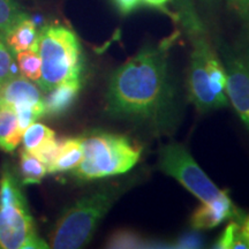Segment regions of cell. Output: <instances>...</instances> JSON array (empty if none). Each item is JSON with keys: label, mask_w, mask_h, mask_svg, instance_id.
<instances>
[{"label": "cell", "mask_w": 249, "mask_h": 249, "mask_svg": "<svg viewBox=\"0 0 249 249\" xmlns=\"http://www.w3.org/2000/svg\"><path fill=\"white\" fill-rule=\"evenodd\" d=\"M107 111L113 118L169 128L177 116V95L167 46H147L116 70L108 82Z\"/></svg>", "instance_id": "1"}, {"label": "cell", "mask_w": 249, "mask_h": 249, "mask_svg": "<svg viewBox=\"0 0 249 249\" xmlns=\"http://www.w3.org/2000/svg\"><path fill=\"white\" fill-rule=\"evenodd\" d=\"M38 53L42 75L38 87L49 92L59 85L81 80L83 55L80 40L71 29L49 24L38 33Z\"/></svg>", "instance_id": "2"}, {"label": "cell", "mask_w": 249, "mask_h": 249, "mask_svg": "<svg viewBox=\"0 0 249 249\" xmlns=\"http://www.w3.org/2000/svg\"><path fill=\"white\" fill-rule=\"evenodd\" d=\"M83 160L74 170L81 180L107 178L126 173L138 163L142 148L128 138L107 132L83 136Z\"/></svg>", "instance_id": "3"}, {"label": "cell", "mask_w": 249, "mask_h": 249, "mask_svg": "<svg viewBox=\"0 0 249 249\" xmlns=\"http://www.w3.org/2000/svg\"><path fill=\"white\" fill-rule=\"evenodd\" d=\"M18 180L11 169L0 174V249H43Z\"/></svg>", "instance_id": "4"}, {"label": "cell", "mask_w": 249, "mask_h": 249, "mask_svg": "<svg viewBox=\"0 0 249 249\" xmlns=\"http://www.w3.org/2000/svg\"><path fill=\"white\" fill-rule=\"evenodd\" d=\"M118 197L114 188L102 189L80 198L58 218L50 236V247L76 249L91 240L98 224Z\"/></svg>", "instance_id": "5"}, {"label": "cell", "mask_w": 249, "mask_h": 249, "mask_svg": "<svg viewBox=\"0 0 249 249\" xmlns=\"http://www.w3.org/2000/svg\"><path fill=\"white\" fill-rule=\"evenodd\" d=\"M160 167L181 183L201 202L217 197L220 191L198 166L192 155L180 144H167L160 149Z\"/></svg>", "instance_id": "6"}, {"label": "cell", "mask_w": 249, "mask_h": 249, "mask_svg": "<svg viewBox=\"0 0 249 249\" xmlns=\"http://www.w3.org/2000/svg\"><path fill=\"white\" fill-rule=\"evenodd\" d=\"M193 53L188 73L189 97L200 111L207 112L227 105L226 92L219 91L210 79L208 58L213 50L201 35V29L193 31Z\"/></svg>", "instance_id": "7"}, {"label": "cell", "mask_w": 249, "mask_h": 249, "mask_svg": "<svg viewBox=\"0 0 249 249\" xmlns=\"http://www.w3.org/2000/svg\"><path fill=\"white\" fill-rule=\"evenodd\" d=\"M226 92L233 107L249 127V68L239 59L227 61Z\"/></svg>", "instance_id": "8"}, {"label": "cell", "mask_w": 249, "mask_h": 249, "mask_svg": "<svg viewBox=\"0 0 249 249\" xmlns=\"http://www.w3.org/2000/svg\"><path fill=\"white\" fill-rule=\"evenodd\" d=\"M31 107L44 112V98L40 90L22 75H15L0 88V108Z\"/></svg>", "instance_id": "9"}, {"label": "cell", "mask_w": 249, "mask_h": 249, "mask_svg": "<svg viewBox=\"0 0 249 249\" xmlns=\"http://www.w3.org/2000/svg\"><path fill=\"white\" fill-rule=\"evenodd\" d=\"M235 216V208L229 192L220 191L213 200L202 202L193 213L191 223L195 230H210Z\"/></svg>", "instance_id": "10"}, {"label": "cell", "mask_w": 249, "mask_h": 249, "mask_svg": "<svg viewBox=\"0 0 249 249\" xmlns=\"http://www.w3.org/2000/svg\"><path fill=\"white\" fill-rule=\"evenodd\" d=\"M38 33L36 23L27 14H24L6 33L2 42L15 55L24 50L38 48Z\"/></svg>", "instance_id": "11"}, {"label": "cell", "mask_w": 249, "mask_h": 249, "mask_svg": "<svg viewBox=\"0 0 249 249\" xmlns=\"http://www.w3.org/2000/svg\"><path fill=\"white\" fill-rule=\"evenodd\" d=\"M81 89V80L62 83L50 90L44 98L45 116L59 117L73 107Z\"/></svg>", "instance_id": "12"}, {"label": "cell", "mask_w": 249, "mask_h": 249, "mask_svg": "<svg viewBox=\"0 0 249 249\" xmlns=\"http://www.w3.org/2000/svg\"><path fill=\"white\" fill-rule=\"evenodd\" d=\"M83 160V140L73 138L62 140L59 154L50 173L74 171Z\"/></svg>", "instance_id": "13"}, {"label": "cell", "mask_w": 249, "mask_h": 249, "mask_svg": "<svg viewBox=\"0 0 249 249\" xmlns=\"http://www.w3.org/2000/svg\"><path fill=\"white\" fill-rule=\"evenodd\" d=\"M22 136L13 108H0V149L6 152L14 151L22 141Z\"/></svg>", "instance_id": "14"}, {"label": "cell", "mask_w": 249, "mask_h": 249, "mask_svg": "<svg viewBox=\"0 0 249 249\" xmlns=\"http://www.w3.org/2000/svg\"><path fill=\"white\" fill-rule=\"evenodd\" d=\"M20 172L24 185H35L42 181L48 173L45 165L35 155L23 148L20 154Z\"/></svg>", "instance_id": "15"}, {"label": "cell", "mask_w": 249, "mask_h": 249, "mask_svg": "<svg viewBox=\"0 0 249 249\" xmlns=\"http://www.w3.org/2000/svg\"><path fill=\"white\" fill-rule=\"evenodd\" d=\"M21 75L26 79L38 83L42 75V61L38 53V48L24 50L15 54Z\"/></svg>", "instance_id": "16"}, {"label": "cell", "mask_w": 249, "mask_h": 249, "mask_svg": "<svg viewBox=\"0 0 249 249\" xmlns=\"http://www.w3.org/2000/svg\"><path fill=\"white\" fill-rule=\"evenodd\" d=\"M107 248H149L154 247L151 241H147L141 235L130 230H118L110 235L107 241Z\"/></svg>", "instance_id": "17"}, {"label": "cell", "mask_w": 249, "mask_h": 249, "mask_svg": "<svg viewBox=\"0 0 249 249\" xmlns=\"http://www.w3.org/2000/svg\"><path fill=\"white\" fill-rule=\"evenodd\" d=\"M55 133L51 128H49L45 124L39 123H33L23 132L22 143L24 149L33 151L43 143L48 142L49 140L54 139Z\"/></svg>", "instance_id": "18"}, {"label": "cell", "mask_w": 249, "mask_h": 249, "mask_svg": "<svg viewBox=\"0 0 249 249\" xmlns=\"http://www.w3.org/2000/svg\"><path fill=\"white\" fill-rule=\"evenodd\" d=\"M214 248L218 249H248L249 246L241 232V224L238 220H232L223 234L218 239Z\"/></svg>", "instance_id": "19"}, {"label": "cell", "mask_w": 249, "mask_h": 249, "mask_svg": "<svg viewBox=\"0 0 249 249\" xmlns=\"http://www.w3.org/2000/svg\"><path fill=\"white\" fill-rule=\"evenodd\" d=\"M24 14L17 0H0V40Z\"/></svg>", "instance_id": "20"}, {"label": "cell", "mask_w": 249, "mask_h": 249, "mask_svg": "<svg viewBox=\"0 0 249 249\" xmlns=\"http://www.w3.org/2000/svg\"><path fill=\"white\" fill-rule=\"evenodd\" d=\"M61 141H58L57 139H51L48 142L43 143L42 145H39L38 148H36L35 150L30 151L31 154L36 156L38 160L45 165L48 173H50L52 165H53L55 158L59 154V149H60Z\"/></svg>", "instance_id": "21"}, {"label": "cell", "mask_w": 249, "mask_h": 249, "mask_svg": "<svg viewBox=\"0 0 249 249\" xmlns=\"http://www.w3.org/2000/svg\"><path fill=\"white\" fill-rule=\"evenodd\" d=\"M15 75H18V71L12 54L5 43L0 40V88Z\"/></svg>", "instance_id": "22"}, {"label": "cell", "mask_w": 249, "mask_h": 249, "mask_svg": "<svg viewBox=\"0 0 249 249\" xmlns=\"http://www.w3.org/2000/svg\"><path fill=\"white\" fill-rule=\"evenodd\" d=\"M118 11L123 15L133 13L142 4V0H112Z\"/></svg>", "instance_id": "23"}, {"label": "cell", "mask_w": 249, "mask_h": 249, "mask_svg": "<svg viewBox=\"0 0 249 249\" xmlns=\"http://www.w3.org/2000/svg\"><path fill=\"white\" fill-rule=\"evenodd\" d=\"M229 1L242 18L249 21V0H229Z\"/></svg>", "instance_id": "24"}, {"label": "cell", "mask_w": 249, "mask_h": 249, "mask_svg": "<svg viewBox=\"0 0 249 249\" xmlns=\"http://www.w3.org/2000/svg\"><path fill=\"white\" fill-rule=\"evenodd\" d=\"M200 245H201V239L198 235H186L180 239V241L177 242L174 247L195 248V247H200Z\"/></svg>", "instance_id": "25"}, {"label": "cell", "mask_w": 249, "mask_h": 249, "mask_svg": "<svg viewBox=\"0 0 249 249\" xmlns=\"http://www.w3.org/2000/svg\"><path fill=\"white\" fill-rule=\"evenodd\" d=\"M171 0H142V4L147 5L148 7L161 9V11H166V5L169 4Z\"/></svg>", "instance_id": "26"}, {"label": "cell", "mask_w": 249, "mask_h": 249, "mask_svg": "<svg viewBox=\"0 0 249 249\" xmlns=\"http://www.w3.org/2000/svg\"><path fill=\"white\" fill-rule=\"evenodd\" d=\"M241 232H242V235H244L245 240L247 241V244L249 246V214L245 218L244 220H242Z\"/></svg>", "instance_id": "27"}, {"label": "cell", "mask_w": 249, "mask_h": 249, "mask_svg": "<svg viewBox=\"0 0 249 249\" xmlns=\"http://www.w3.org/2000/svg\"><path fill=\"white\" fill-rule=\"evenodd\" d=\"M204 1H208V2H213V0H204Z\"/></svg>", "instance_id": "28"}]
</instances>
